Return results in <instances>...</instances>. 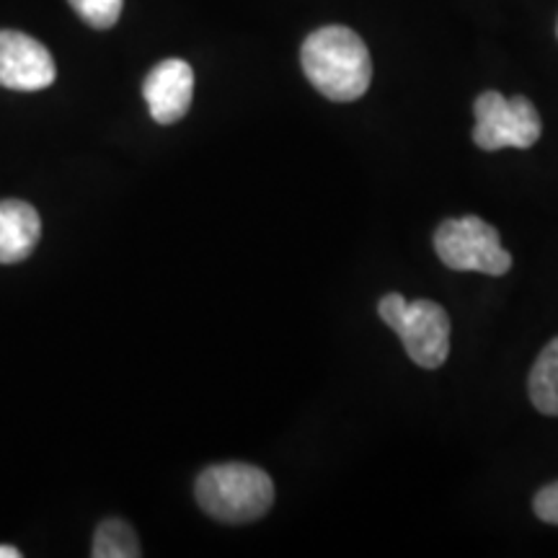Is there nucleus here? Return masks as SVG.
<instances>
[{
  "mask_svg": "<svg viewBox=\"0 0 558 558\" xmlns=\"http://www.w3.org/2000/svg\"><path fill=\"white\" fill-rule=\"evenodd\" d=\"M305 78L331 101H357L373 81V60L357 32L324 26L303 41L300 50Z\"/></svg>",
  "mask_w": 558,
  "mask_h": 558,
  "instance_id": "f257e3e1",
  "label": "nucleus"
},
{
  "mask_svg": "<svg viewBox=\"0 0 558 558\" xmlns=\"http://www.w3.org/2000/svg\"><path fill=\"white\" fill-rule=\"evenodd\" d=\"M199 507L226 525H246L264 518L275 505V484L269 473L248 463L209 465L194 484Z\"/></svg>",
  "mask_w": 558,
  "mask_h": 558,
  "instance_id": "f03ea898",
  "label": "nucleus"
},
{
  "mask_svg": "<svg viewBox=\"0 0 558 558\" xmlns=\"http://www.w3.org/2000/svg\"><path fill=\"white\" fill-rule=\"evenodd\" d=\"M378 313L399 333L418 367L437 369L450 354V316L435 300H409L399 292L380 298Z\"/></svg>",
  "mask_w": 558,
  "mask_h": 558,
  "instance_id": "7ed1b4c3",
  "label": "nucleus"
},
{
  "mask_svg": "<svg viewBox=\"0 0 558 558\" xmlns=\"http://www.w3.org/2000/svg\"><path fill=\"white\" fill-rule=\"evenodd\" d=\"M435 251L439 262L456 271L501 277L512 269V254L501 246L499 230L473 215L445 220L435 233Z\"/></svg>",
  "mask_w": 558,
  "mask_h": 558,
  "instance_id": "20e7f679",
  "label": "nucleus"
},
{
  "mask_svg": "<svg viewBox=\"0 0 558 558\" xmlns=\"http://www.w3.org/2000/svg\"><path fill=\"white\" fill-rule=\"evenodd\" d=\"M476 128L473 143L481 150H505V148H533L541 140L543 122L535 104L525 96H501L499 90H484L473 104Z\"/></svg>",
  "mask_w": 558,
  "mask_h": 558,
  "instance_id": "39448f33",
  "label": "nucleus"
},
{
  "mask_svg": "<svg viewBox=\"0 0 558 558\" xmlns=\"http://www.w3.org/2000/svg\"><path fill=\"white\" fill-rule=\"evenodd\" d=\"M58 68L50 50L24 32H0V86L11 90L50 88Z\"/></svg>",
  "mask_w": 558,
  "mask_h": 558,
  "instance_id": "423d86ee",
  "label": "nucleus"
},
{
  "mask_svg": "<svg viewBox=\"0 0 558 558\" xmlns=\"http://www.w3.org/2000/svg\"><path fill=\"white\" fill-rule=\"evenodd\" d=\"M143 96L158 124L184 120L194 96V70L190 62L179 58L158 62L143 83Z\"/></svg>",
  "mask_w": 558,
  "mask_h": 558,
  "instance_id": "0eeeda50",
  "label": "nucleus"
},
{
  "mask_svg": "<svg viewBox=\"0 0 558 558\" xmlns=\"http://www.w3.org/2000/svg\"><path fill=\"white\" fill-rule=\"evenodd\" d=\"M41 239V218L29 202H0V264L29 259Z\"/></svg>",
  "mask_w": 558,
  "mask_h": 558,
  "instance_id": "6e6552de",
  "label": "nucleus"
},
{
  "mask_svg": "<svg viewBox=\"0 0 558 558\" xmlns=\"http://www.w3.org/2000/svg\"><path fill=\"white\" fill-rule=\"evenodd\" d=\"M530 401L546 416H558V337L548 341L530 369Z\"/></svg>",
  "mask_w": 558,
  "mask_h": 558,
  "instance_id": "1a4fd4ad",
  "label": "nucleus"
},
{
  "mask_svg": "<svg viewBox=\"0 0 558 558\" xmlns=\"http://www.w3.org/2000/svg\"><path fill=\"white\" fill-rule=\"evenodd\" d=\"M94 558H137L143 556L140 541L124 520H104L94 535Z\"/></svg>",
  "mask_w": 558,
  "mask_h": 558,
  "instance_id": "9d476101",
  "label": "nucleus"
},
{
  "mask_svg": "<svg viewBox=\"0 0 558 558\" xmlns=\"http://www.w3.org/2000/svg\"><path fill=\"white\" fill-rule=\"evenodd\" d=\"M70 5L94 29H111L122 16L124 0H70Z\"/></svg>",
  "mask_w": 558,
  "mask_h": 558,
  "instance_id": "9b49d317",
  "label": "nucleus"
},
{
  "mask_svg": "<svg viewBox=\"0 0 558 558\" xmlns=\"http://www.w3.org/2000/svg\"><path fill=\"white\" fill-rule=\"evenodd\" d=\"M533 509L543 522H548V525H558V481L543 486L541 492L535 494Z\"/></svg>",
  "mask_w": 558,
  "mask_h": 558,
  "instance_id": "f8f14e48",
  "label": "nucleus"
},
{
  "mask_svg": "<svg viewBox=\"0 0 558 558\" xmlns=\"http://www.w3.org/2000/svg\"><path fill=\"white\" fill-rule=\"evenodd\" d=\"M0 558H21V550L13 546H0Z\"/></svg>",
  "mask_w": 558,
  "mask_h": 558,
  "instance_id": "ddd939ff",
  "label": "nucleus"
},
{
  "mask_svg": "<svg viewBox=\"0 0 558 558\" xmlns=\"http://www.w3.org/2000/svg\"><path fill=\"white\" fill-rule=\"evenodd\" d=\"M556 34H558V29H556Z\"/></svg>",
  "mask_w": 558,
  "mask_h": 558,
  "instance_id": "4468645a",
  "label": "nucleus"
}]
</instances>
